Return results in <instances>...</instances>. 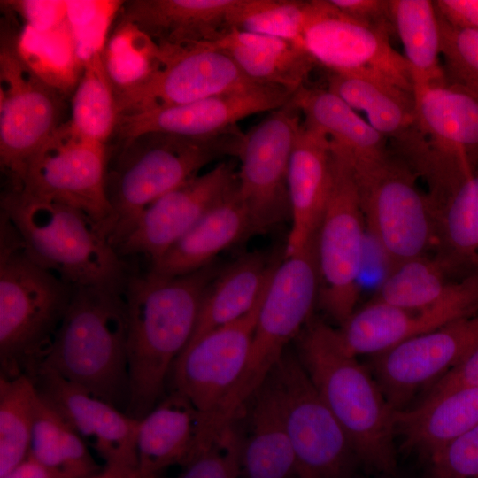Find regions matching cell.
<instances>
[{
  "label": "cell",
  "mask_w": 478,
  "mask_h": 478,
  "mask_svg": "<svg viewBox=\"0 0 478 478\" xmlns=\"http://www.w3.org/2000/svg\"><path fill=\"white\" fill-rule=\"evenodd\" d=\"M220 271L211 263L173 277L150 271L127 277L123 295L129 416L141 420L164 397L167 377L193 334L204 296Z\"/></svg>",
  "instance_id": "6da1fadb"
},
{
  "label": "cell",
  "mask_w": 478,
  "mask_h": 478,
  "mask_svg": "<svg viewBox=\"0 0 478 478\" xmlns=\"http://www.w3.org/2000/svg\"><path fill=\"white\" fill-rule=\"evenodd\" d=\"M297 355L342 426L362 469L396 474L395 410L369 369L340 346L335 329L312 317L297 336Z\"/></svg>",
  "instance_id": "7a4b0ae2"
},
{
  "label": "cell",
  "mask_w": 478,
  "mask_h": 478,
  "mask_svg": "<svg viewBox=\"0 0 478 478\" xmlns=\"http://www.w3.org/2000/svg\"><path fill=\"white\" fill-rule=\"evenodd\" d=\"M243 135L235 126L202 138L148 133L121 142L106 177L112 211L106 234L115 249L154 201L197 176L209 163L238 157Z\"/></svg>",
  "instance_id": "3957f363"
},
{
  "label": "cell",
  "mask_w": 478,
  "mask_h": 478,
  "mask_svg": "<svg viewBox=\"0 0 478 478\" xmlns=\"http://www.w3.org/2000/svg\"><path fill=\"white\" fill-rule=\"evenodd\" d=\"M0 234L1 375L32 379L52 344L74 287L29 257L4 215Z\"/></svg>",
  "instance_id": "277c9868"
},
{
  "label": "cell",
  "mask_w": 478,
  "mask_h": 478,
  "mask_svg": "<svg viewBox=\"0 0 478 478\" xmlns=\"http://www.w3.org/2000/svg\"><path fill=\"white\" fill-rule=\"evenodd\" d=\"M0 204L37 264L73 287L124 290L128 276L121 256L86 212L12 188L2 194Z\"/></svg>",
  "instance_id": "5b68a950"
},
{
  "label": "cell",
  "mask_w": 478,
  "mask_h": 478,
  "mask_svg": "<svg viewBox=\"0 0 478 478\" xmlns=\"http://www.w3.org/2000/svg\"><path fill=\"white\" fill-rule=\"evenodd\" d=\"M127 342L123 290L74 287L41 366L126 412L129 395Z\"/></svg>",
  "instance_id": "8992f818"
},
{
  "label": "cell",
  "mask_w": 478,
  "mask_h": 478,
  "mask_svg": "<svg viewBox=\"0 0 478 478\" xmlns=\"http://www.w3.org/2000/svg\"><path fill=\"white\" fill-rule=\"evenodd\" d=\"M320 272L316 239L303 251L283 257L266 290L243 373L214 421L221 430L242 413L270 372L312 317Z\"/></svg>",
  "instance_id": "52a82bcc"
},
{
  "label": "cell",
  "mask_w": 478,
  "mask_h": 478,
  "mask_svg": "<svg viewBox=\"0 0 478 478\" xmlns=\"http://www.w3.org/2000/svg\"><path fill=\"white\" fill-rule=\"evenodd\" d=\"M351 167L366 228L389 269L436 250L434 205L419 189V176L405 161L389 151Z\"/></svg>",
  "instance_id": "ba28073f"
},
{
  "label": "cell",
  "mask_w": 478,
  "mask_h": 478,
  "mask_svg": "<svg viewBox=\"0 0 478 478\" xmlns=\"http://www.w3.org/2000/svg\"><path fill=\"white\" fill-rule=\"evenodd\" d=\"M264 383L283 420L297 478H361L362 466L351 440L296 353L287 349Z\"/></svg>",
  "instance_id": "9c48e42d"
},
{
  "label": "cell",
  "mask_w": 478,
  "mask_h": 478,
  "mask_svg": "<svg viewBox=\"0 0 478 478\" xmlns=\"http://www.w3.org/2000/svg\"><path fill=\"white\" fill-rule=\"evenodd\" d=\"M413 93L416 133L409 162L436 199L478 167V98L446 81Z\"/></svg>",
  "instance_id": "30bf717a"
},
{
  "label": "cell",
  "mask_w": 478,
  "mask_h": 478,
  "mask_svg": "<svg viewBox=\"0 0 478 478\" xmlns=\"http://www.w3.org/2000/svg\"><path fill=\"white\" fill-rule=\"evenodd\" d=\"M109 161L106 144L80 135L67 120L8 181V188L76 207L107 235L112 212L106 193Z\"/></svg>",
  "instance_id": "8fae6325"
},
{
  "label": "cell",
  "mask_w": 478,
  "mask_h": 478,
  "mask_svg": "<svg viewBox=\"0 0 478 478\" xmlns=\"http://www.w3.org/2000/svg\"><path fill=\"white\" fill-rule=\"evenodd\" d=\"M331 152L330 190L316 237L318 301L341 326L355 312L358 300L366 228L351 167L340 154L332 149Z\"/></svg>",
  "instance_id": "7c38bea8"
},
{
  "label": "cell",
  "mask_w": 478,
  "mask_h": 478,
  "mask_svg": "<svg viewBox=\"0 0 478 478\" xmlns=\"http://www.w3.org/2000/svg\"><path fill=\"white\" fill-rule=\"evenodd\" d=\"M17 35L2 22L0 40V164L8 181L46 143L60 121L65 96L24 61Z\"/></svg>",
  "instance_id": "4fadbf2b"
},
{
  "label": "cell",
  "mask_w": 478,
  "mask_h": 478,
  "mask_svg": "<svg viewBox=\"0 0 478 478\" xmlns=\"http://www.w3.org/2000/svg\"><path fill=\"white\" fill-rule=\"evenodd\" d=\"M266 289L249 312L189 344L173 366V389L200 414L197 450L208 444L216 417L243 373Z\"/></svg>",
  "instance_id": "5bb4252c"
},
{
  "label": "cell",
  "mask_w": 478,
  "mask_h": 478,
  "mask_svg": "<svg viewBox=\"0 0 478 478\" xmlns=\"http://www.w3.org/2000/svg\"><path fill=\"white\" fill-rule=\"evenodd\" d=\"M301 116L289 100L243 135L237 193L261 233L290 217L288 173Z\"/></svg>",
  "instance_id": "9a60e30c"
},
{
  "label": "cell",
  "mask_w": 478,
  "mask_h": 478,
  "mask_svg": "<svg viewBox=\"0 0 478 478\" xmlns=\"http://www.w3.org/2000/svg\"><path fill=\"white\" fill-rule=\"evenodd\" d=\"M159 46L158 67L137 88L117 96L120 115L165 108L261 83L247 77L208 42Z\"/></svg>",
  "instance_id": "2e32d148"
},
{
  "label": "cell",
  "mask_w": 478,
  "mask_h": 478,
  "mask_svg": "<svg viewBox=\"0 0 478 478\" xmlns=\"http://www.w3.org/2000/svg\"><path fill=\"white\" fill-rule=\"evenodd\" d=\"M477 347L478 313L371 356L366 367L392 408L401 411Z\"/></svg>",
  "instance_id": "e0dca14e"
},
{
  "label": "cell",
  "mask_w": 478,
  "mask_h": 478,
  "mask_svg": "<svg viewBox=\"0 0 478 478\" xmlns=\"http://www.w3.org/2000/svg\"><path fill=\"white\" fill-rule=\"evenodd\" d=\"M390 35L356 21L329 0H310L301 44L328 71H370L413 90L408 63Z\"/></svg>",
  "instance_id": "ac0fdd59"
},
{
  "label": "cell",
  "mask_w": 478,
  "mask_h": 478,
  "mask_svg": "<svg viewBox=\"0 0 478 478\" xmlns=\"http://www.w3.org/2000/svg\"><path fill=\"white\" fill-rule=\"evenodd\" d=\"M478 313V275L462 279L456 289L428 307L405 308L372 300L335 329L350 356H374L412 337Z\"/></svg>",
  "instance_id": "d6986e66"
},
{
  "label": "cell",
  "mask_w": 478,
  "mask_h": 478,
  "mask_svg": "<svg viewBox=\"0 0 478 478\" xmlns=\"http://www.w3.org/2000/svg\"><path fill=\"white\" fill-rule=\"evenodd\" d=\"M237 183L233 164L224 161L191 178L143 211L117 244L118 253L143 255L151 263L156 261L233 192Z\"/></svg>",
  "instance_id": "ffe728a7"
},
{
  "label": "cell",
  "mask_w": 478,
  "mask_h": 478,
  "mask_svg": "<svg viewBox=\"0 0 478 478\" xmlns=\"http://www.w3.org/2000/svg\"><path fill=\"white\" fill-rule=\"evenodd\" d=\"M294 93L271 84L224 93L195 102L120 115V143L148 133L202 138L223 133L255 113L286 104Z\"/></svg>",
  "instance_id": "44dd1931"
},
{
  "label": "cell",
  "mask_w": 478,
  "mask_h": 478,
  "mask_svg": "<svg viewBox=\"0 0 478 478\" xmlns=\"http://www.w3.org/2000/svg\"><path fill=\"white\" fill-rule=\"evenodd\" d=\"M39 395L55 408L107 466L137 469L139 420L41 366L32 378Z\"/></svg>",
  "instance_id": "7402d4cb"
},
{
  "label": "cell",
  "mask_w": 478,
  "mask_h": 478,
  "mask_svg": "<svg viewBox=\"0 0 478 478\" xmlns=\"http://www.w3.org/2000/svg\"><path fill=\"white\" fill-rule=\"evenodd\" d=\"M332 177L329 139L304 121L291 152L288 188L291 228L283 257L296 254L317 236Z\"/></svg>",
  "instance_id": "603a6c76"
},
{
  "label": "cell",
  "mask_w": 478,
  "mask_h": 478,
  "mask_svg": "<svg viewBox=\"0 0 478 478\" xmlns=\"http://www.w3.org/2000/svg\"><path fill=\"white\" fill-rule=\"evenodd\" d=\"M235 0L124 1L120 19L135 25L160 46L212 42L227 33Z\"/></svg>",
  "instance_id": "cb8c5ba5"
},
{
  "label": "cell",
  "mask_w": 478,
  "mask_h": 478,
  "mask_svg": "<svg viewBox=\"0 0 478 478\" xmlns=\"http://www.w3.org/2000/svg\"><path fill=\"white\" fill-rule=\"evenodd\" d=\"M327 89L364 112L368 123L394 142L397 153L411 143L416 131L413 90L370 71H328Z\"/></svg>",
  "instance_id": "d4e9b609"
},
{
  "label": "cell",
  "mask_w": 478,
  "mask_h": 478,
  "mask_svg": "<svg viewBox=\"0 0 478 478\" xmlns=\"http://www.w3.org/2000/svg\"><path fill=\"white\" fill-rule=\"evenodd\" d=\"M260 233L236 187L165 254L152 262L150 272L173 277L197 271L212 263L222 251Z\"/></svg>",
  "instance_id": "484cf974"
},
{
  "label": "cell",
  "mask_w": 478,
  "mask_h": 478,
  "mask_svg": "<svg viewBox=\"0 0 478 478\" xmlns=\"http://www.w3.org/2000/svg\"><path fill=\"white\" fill-rule=\"evenodd\" d=\"M200 425L197 409L172 389L139 420L136 455L141 478H160L167 468L186 464L197 449Z\"/></svg>",
  "instance_id": "4316f807"
},
{
  "label": "cell",
  "mask_w": 478,
  "mask_h": 478,
  "mask_svg": "<svg viewBox=\"0 0 478 478\" xmlns=\"http://www.w3.org/2000/svg\"><path fill=\"white\" fill-rule=\"evenodd\" d=\"M478 424V387H465L434 400L395 411L396 436L427 462Z\"/></svg>",
  "instance_id": "83f0119b"
},
{
  "label": "cell",
  "mask_w": 478,
  "mask_h": 478,
  "mask_svg": "<svg viewBox=\"0 0 478 478\" xmlns=\"http://www.w3.org/2000/svg\"><path fill=\"white\" fill-rule=\"evenodd\" d=\"M281 261L266 252L251 251L220 269L204 296L187 346L206 333L249 312L266 289Z\"/></svg>",
  "instance_id": "f1b7e54d"
},
{
  "label": "cell",
  "mask_w": 478,
  "mask_h": 478,
  "mask_svg": "<svg viewBox=\"0 0 478 478\" xmlns=\"http://www.w3.org/2000/svg\"><path fill=\"white\" fill-rule=\"evenodd\" d=\"M290 102L304 117L303 121L326 135L331 149L351 166L389 152L387 139L327 89L303 86L293 94Z\"/></svg>",
  "instance_id": "f546056e"
},
{
  "label": "cell",
  "mask_w": 478,
  "mask_h": 478,
  "mask_svg": "<svg viewBox=\"0 0 478 478\" xmlns=\"http://www.w3.org/2000/svg\"><path fill=\"white\" fill-rule=\"evenodd\" d=\"M224 51L250 79L295 93L305 86L316 62L298 42L231 29L208 42Z\"/></svg>",
  "instance_id": "4dcf8cb0"
},
{
  "label": "cell",
  "mask_w": 478,
  "mask_h": 478,
  "mask_svg": "<svg viewBox=\"0 0 478 478\" xmlns=\"http://www.w3.org/2000/svg\"><path fill=\"white\" fill-rule=\"evenodd\" d=\"M240 478H297L294 451L277 404L263 383L242 413ZM240 414V415H241Z\"/></svg>",
  "instance_id": "1f68e13d"
},
{
  "label": "cell",
  "mask_w": 478,
  "mask_h": 478,
  "mask_svg": "<svg viewBox=\"0 0 478 478\" xmlns=\"http://www.w3.org/2000/svg\"><path fill=\"white\" fill-rule=\"evenodd\" d=\"M431 202L436 221V256L459 280L478 275V167Z\"/></svg>",
  "instance_id": "d6a6232c"
},
{
  "label": "cell",
  "mask_w": 478,
  "mask_h": 478,
  "mask_svg": "<svg viewBox=\"0 0 478 478\" xmlns=\"http://www.w3.org/2000/svg\"><path fill=\"white\" fill-rule=\"evenodd\" d=\"M29 455L57 478H86L103 468L69 422L38 393Z\"/></svg>",
  "instance_id": "836d02e7"
},
{
  "label": "cell",
  "mask_w": 478,
  "mask_h": 478,
  "mask_svg": "<svg viewBox=\"0 0 478 478\" xmlns=\"http://www.w3.org/2000/svg\"><path fill=\"white\" fill-rule=\"evenodd\" d=\"M391 18L408 63L413 89L444 81L439 17L429 0H390Z\"/></svg>",
  "instance_id": "e575fe53"
},
{
  "label": "cell",
  "mask_w": 478,
  "mask_h": 478,
  "mask_svg": "<svg viewBox=\"0 0 478 478\" xmlns=\"http://www.w3.org/2000/svg\"><path fill=\"white\" fill-rule=\"evenodd\" d=\"M461 280L436 255H424L388 269L373 300L405 308L428 307L451 294Z\"/></svg>",
  "instance_id": "d590c367"
},
{
  "label": "cell",
  "mask_w": 478,
  "mask_h": 478,
  "mask_svg": "<svg viewBox=\"0 0 478 478\" xmlns=\"http://www.w3.org/2000/svg\"><path fill=\"white\" fill-rule=\"evenodd\" d=\"M120 112L102 54L83 64L71 100V127L80 135L106 144L116 132Z\"/></svg>",
  "instance_id": "8d00e7d4"
},
{
  "label": "cell",
  "mask_w": 478,
  "mask_h": 478,
  "mask_svg": "<svg viewBox=\"0 0 478 478\" xmlns=\"http://www.w3.org/2000/svg\"><path fill=\"white\" fill-rule=\"evenodd\" d=\"M17 48L24 61L45 83L65 97L73 95L83 65L75 53L66 22L44 33L24 26L17 35Z\"/></svg>",
  "instance_id": "74e56055"
},
{
  "label": "cell",
  "mask_w": 478,
  "mask_h": 478,
  "mask_svg": "<svg viewBox=\"0 0 478 478\" xmlns=\"http://www.w3.org/2000/svg\"><path fill=\"white\" fill-rule=\"evenodd\" d=\"M37 398L29 376L0 375V477L29 454Z\"/></svg>",
  "instance_id": "f35d334b"
},
{
  "label": "cell",
  "mask_w": 478,
  "mask_h": 478,
  "mask_svg": "<svg viewBox=\"0 0 478 478\" xmlns=\"http://www.w3.org/2000/svg\"><path fill=\"white\" fill-rule=\"evenodd\" d=\"M102 59L117 96L143 84L158 67L159 46L135 25L120 19Z\"/></svg>",
  "instance_id": "ab89813d"
},
{
  "label": "cell",
  "mask_w": 478,
  "mask_h": 478,
  "mask_svg": "<svg viewBox=\"0 0 478 478\" xmlns=\"http://www.w3.org/2000/svg\"><path fill=\"white\" fill-rule=\"evenodd\" d=\"M309 5L310 1L303 0H235L228 12V26L230 30L267 35L301 44Z\"/></svg>",
  "instance_id": "60d3db41"
},
{
  "label": "cell",
  "mask_w": 478,
  "mask_h": 478,
  "mask_svg": "<svg viewBox=\"0 0 478 478\" xmlns=\"http://www.w3.org/2000/svg\"><path fill=\"white\" fill-rule=\"evenodd\" d=\"M123 1H66V22L70 29L77 58L83 65L102 54L107 34Z\"/></svg>",
  "instance_id": "b9f144b4"
},
{
  "label": "cell",
  "mask_w": 478,
  "mask_h": 478,
  "mask_svg": "<svg viewBox=\"0 0 478 478\" xmlns=\"http://www.w3.org/2000/svg\"><path fill=\"white\" fill-rule=\"evenodd\" d=\"M438 17L445 80L478 98V30Z\"/></svg>",
  "instance_id": "7bdbcfd3"
},
{
  "label": "cell",
  "mask_w": 478,
  "mask_h": 478,
  "mask_svg": "<svg viewBox=\"0 0 478 478\" xmlns=\"http://www.w3.org/2000/svg\"><path fill=\"white\" fill-rule=\"evenodd\" d=\"M238 420L181 466L176 478H240L242 429Z\"/></svg>",
  "instance_id": "ee69618b"
},
{
  "label": "cell",
  "mask_w": 478,
  "mask_h": 478,
  "mask_svg": "<svg viewBox=\"0 0 478 478\" xmlns=\"http://www.w3.org/2000/svg\"><path fill=\"white\" fill-rule=\"evenodd\" d=\"M428 478H478V424L428 461Z\"/></svg>",
  "instance_id": "f6af8a7d"
},
{
  "label": "cell",
  "mask_w": 478,
  "mask_h": 478,
  "mask_svg": "<svg viewBox=\"0 0 478 478\" xmlns=\"http://www.w3.org/2000/svg\"><path fill=\"white\" fill-rule=\"evenodd\" d=\"M8 11L15 12L24 20V26L44 33L66 23V1L19 0L1 1Z\"/></svg>",
  "instance_id": "bcb514c9"
},
{
  "label": "cell",
  "mask_w": 478,
  "mask_h": 478,
  "mask_svg": "<svg viewBox=\"0 0 478 478\" xmlns=\"http://www.w3.org/2000/svg\"><path fill=\"white\" fill-rule=\"evenodd\" d=\"M341 12L362 24L395 33L391 18L390 0H329Z\"/></svg>",
  "instance_id": "7dc6e473"
},
{
  "label": "cell",
  "mask_w": 478,
  "mask_h": 478,
  "mask_svg": "<svg viewBox=\"0 0 478 478\" xmlns=\"http://www.w3.org/2000/svg\"><path fill=\"white\" fill-rule=\"evenodd\" d=\"M465 387H478V347L428 388L420 402Z\"/></svg>",
  "instance_id": "c3c4849f"
},
{
  "label": "cell",
  "mask_w": 478,
  "mask_h": 478,
  "mask_svg": "<svg viewBox=\"0 0 478 478\" xmlns=\"http://www.w3.org/2000/svg\"><path fill=\"white\" fill-rule=\"evenodd\" d=\"M440 17L448 22L478 30V0L434 1Z\"/></svg>",
  "instance_id": "681fc988"
},
{
  "label": "cell",
  "mask_w": 478,
  "mask_h": 478,
  "mask_svg": "<svg viewBox=\"0 0 478 478\" xmlns=\"http://www.w3.org/2000/svg\"><path fill=\"white\" fill-rule=\"evenodd\" d=\"M0 478H57L46 466L28 456Z\"/></svg>",
  "instance_id": "f907efd6"
},
{
  "label": "cell",
  "mask_w": 478,
  "mask_h": 478,
  "mask_svg": "<svg viewBox=\"0 0 478 478\" xmlns=\"http://www.w3.org/2000/svg\"><path fill=\"white\" fill-rule=\"evenodd\" d=\"M86 478H141V475L135 468L104 466L99 473Z\"/></svg>",
  "instance_id": "816d5d0a"
},
{
  "label": "cell",
  "mask_w": 478,
  "mask_h": 478,
  "mask_svg": "<svg viewBox=\"0 0 478 478\" xmlns=\"http://www.w3.org/2000/svg\"><path fill=\"white\" fill-rule=\"evenodd\" d=\"M377 475L378 476L375 478H397L395 474H377Z\"/></svg>",
  "instance_id": "f5cc1de1"
}]
</instances>
